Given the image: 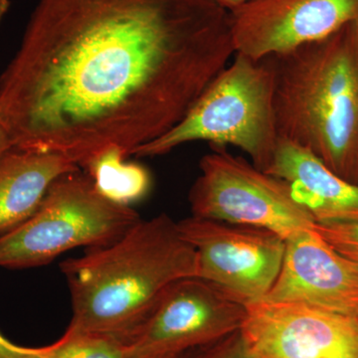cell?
<instances>
[{"label": "cell", "mask_w": 358, "mask_h": 358, "mask_svg": "<svg viewBox=\"0 0 358 358\" xmlns=\"http://www.w3.org/2000/svg\"><path fill=\"white\" fill-rule=\"evenodd\" d=\"M212 0H39L0 75L14 148L80 169L171 131L234 57Z\"/></svg>", "instance_id": "cell-1"}, {"label": "cell", "mask_w": 358, "mask_h": 358, "mask_svg": "<svg viewBox=\"0 0 358 358\" xmlns=\"http://www.w3.org/2000/svg\"><path fill=\"white\" fill-rule=\"evenodd\" d=\"M72 317L66 331L109 334L129 343L171 285L197 277L199 261L178 222L141 219L115 242L60 265Z\"/></svg>", "instance_id": "cell-2"}, {"label": "cell", "mask_w": 358, "mask_h": 358, "mask_svg": "<svg viewBox=\"0 0 358 358\" xmlns=\"http://www.w3.org/2000/svg\"><path fill=\"white\" fill-rule=\"evenodd\" d=\"M268 58L279 138L358 185V20Z\"/></svg>", "instance_id": "cell-3"}, {"label": "cell", "mask_w": 358, "mask_h": 358, "mask_svg": "<svg viewBox=\"0 0 358 358\" xmlns=\"http://www.w3.org/2000/svg\"><path fill=\"white\" fill-rule=\"evenodd\" d=\"M274 91L270 58L236 53L174 128L131 155L160 157L185 143L206 141L212 148H240L265 171L279 141Z\"/></svg>", "instance_id": "cell-4"}, {"label": "cell", "mask_w": 358, "mask_h": 358, "mask_svg": "<svg viewBox=\"0 0 358 358\" xmlns=\"http://www.w3.org/2000/svg\"><path fill=\"white\" fill-rule=\"evenodd\" d=\"M141 219L131 205L103 196L78 169L56 179L31 217L0 236V267H40L70 250L106 246Z\"/></svg>", "instance_id": "cell-5"}, {"label": "cell", "mask_w": 358, "mask_h": 358, "mask_svg": "<svg viewBox=\"0 0 358 358\" xmlns=\"http://www.w3.org/2000/svg\"><path fill=\"white\" fill-rule=\"evenodd\" d=\"M212 148L200 160L188 194L192 216L261 228L286 241L315 228V219L284 180L226 148Z\"/></svg>", "instance_id": "cell-6"}, {"label": "cell", "mask_w": 358, "mask_h": 358, "mask_svg": "<svg viewBox=\"0 0 358 358\" xmlns=\"http://www.w3.org/2000/svg\"><path fill=\"white\" fill-rule=\"evenodd\" d=\"M197 254L199 275L241 305L264 300L281 271L286 240L271 231L192 217L178 221Z\"/></svg>", "instance_id": "cell-7"}, {"label": "cell", "mask_w": 358, "mask_h": 358, "mask_svg": "<svg viewBox=\"0 0 358 358\" xmlns=\"http://www.w3.org/2000/svg\"><path fill=\"white\" fill-rule=\"evenodd\" d=\"M246 307L199 277L174 282L128 343L127 358H176L240 331Z\"/></svg>", "instance_id": "cell-8"}, {"label": "cell", "mask_w": 358, "mask_h": 358, "mask_svg": "<svg viewBox=\"0 0 358 358\" xmlns=\"http://www.w3.org/2000/svg\"><path fill=\"white\" fill-rule=\"evenodd\" d=\"M240 331L254 358H358V319L305 303L246 306Z\"/></svg>", "instance_id": "cell-9"}, {"label": "cell", "mask_w": 358, "mask_h": 358, "mask_svg": "<svg viewBox=\"0 0 358 358\" xmlns=\"http://www.w3.org/2000/svg\"><path fill=\"white\" fill-rule=\"evenodd\" d=\"M235 54L262 60L358 20V0H249L231 9Z\"/></svg>", "instance_id": "cell-10"}, {"label": "cell", "mask_w": 358, "mask_h": 358, "mask_svg": "<svg viewBox=\"0 0 358 358\" xmlns=\"http://www.w3.org/2000/svg\"><path fill=\"white\" fill-rule=\"evenodd\" d=\"M286 243L281 271L264 300L305 303L358 319V263L315 229Z\"/></svg>", "instance_id": "cell-11"}, {"label": "cell", "mask_w": 358, "mask_h": 358, "mask_svg": "<svg viewBox=\"0 0 358 358\" xmlns=\"http://www.w3.org/2000/svg\"><path fill=\"white\" fill-rule=\"evenodd\" d=\"M265 171L289 186L315 222L358 224V185L334 173L307 148L279 138Z\"/></svg>", "instance_id": "cell-12"}, {"label": "cell", "mask_w": 358, "mask_h": 358, "mask_svg": "<svg viewBox=\"0 0 358 358\" xmlns=\"http://www.w3.org/2000/svg\"><path fill=\"white\" fill-rule=\"evenodd\" d=\"M78 169L58 155L7 152L0 159V236L31 217L56 179Z\"/></svg>", "instance_id": "cell-13"}, {"label": "cell", "mask_w": 358, "mask_h": 358, "mask_svg": "<svg viewBox=\"0 0 358 358\" xmlns=\"http://www.w3.org/2000/svg\"><path fill=\"white\" fill-rule=\"evenodd\" d=\"M119 148H110L92 160L85 169L96 189L117 203L131 205L145 196L150 186L147 169L127 162Z\"/></svg>", "instance_id": "cell-14"}, {"label": "cell", "mask_w": 358, "mask_h": 358, "mask_svg": "<svg viewBox=\"0 0 358 358\" xmlns=\"http://www.w3.org/2000/svg\"><path fill=\"white\" fill-rule=\"evenodd\" d=\"M34 350L36 358H127L128 343L109 334L66 331L55 343Z\"/></svg>", "instance_id": "cell-15"}, {"label": "cell", "mask_w": 358, "mask_h": 358, "mask_svg": "<svg viewBox=\"0 0 358 358\" xmlns=\"http://www.w3.org/2000/svg\"><path fill=\"white\" fill-rule=\"evenodd\" d=\"M313 229L338 253L358 263V224L317 223Z\"/></svg>", "instance_id": "cell-16"}, {"label": "cell", "mask_w": 358, "mask_h": 358, "mask_svg": "<svg viewBox=\"0 0 358 358\" xmlns=\"http://www.w3.org/2000/svg\"><path fill=\"white\" fill-rule=\"evenodd\" d=\"M176 358H254L241 331L229 334L209 345L188 350Z\"/></svg>", "instance_id": "cell-17"}, {"label": "cell", "mask_w": 358, "mask_h": 358, "mask_svg": "<svg viewBox=\"0 0 358 358\" xmlns=\"http://www.w3.org/2000/svg\"><path fill=\"white\" fill-rule=\"evenodd\" d=\"M0 358H36V355L34 348L15 345L0 334Z\"/></svg>", "instance_id": "cell-18"}, {"label": "cell", "mask_w": 358, "mask_h": 358, "mask_svg": "<svg viewBox=\"0 0 358 358\" xmlns=\"http://www.w3.org/2000/svg\"><path fill=\"white\" fill-rule=\"evenodd\" d=\"M13 141L11 138L10 134H9L8 129H7L6 124L2 122L1 117H0V159L7 154L13 150Z\"/></svg>", "instance_id": "cell-19"}, {"label": "cell", "mask_w": 358, "mask_h": 358, "mask_svg": "<svg viewBox=\"0 0 358 358\" xmlns=\"http://www.w3.org/2000/svg\"><path fill=\"white\" fill-rule=\"evenodd\" d=\"M212 1L216 2L219 6H223L224 8L228 9V10H231V9L236 8V7L246 3L249 0H212Z\"/></svg>", "instance_id": "cell-20"}, {"label": "cell", "mask_w": 358, "mask_h": 358, "mask_svg": "<svg viewBox=\"0 0 358 358\" xmlns=\"http://www.w3.org/2000/svg\"><path fill=\"white\" fill-rule=\"evenodd\" d=\"M9 6H10L9 0H0V22H1L3 16L6 15L7 10H8Z\"/></svg>", "instance_id": "cell-21"}]
</instances>
